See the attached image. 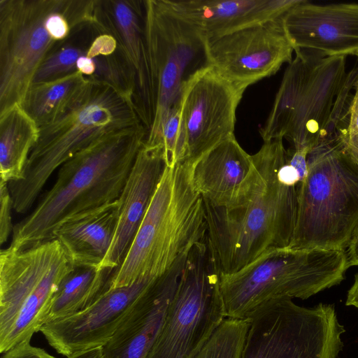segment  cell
<instances>
[{
  "instance_id": "3",
  "label": "cell",
  "mask_w": 358,
  "mask_h": 358,
  "mask_svg": "<svg viewBox=\"0 0 358 358\" xmlns=\"http://www.w3.org/2000/svg\"><path fill=\"white\" fill-rule=\"evenodd\" d=\"M194 164L166 167L140 227L108 289L142 278L158 279L206 236L202 196L192 182Z\"/></svg>"
},
{
  "instance_id": "16",
  "label": "cell",
  "mask_w": 358,
  "mask_h": 358,
  "mask_svg": "<svg viewBox=\"0 0 358 358\" xmlns=\"http://www.w3.org/2000/svg\"><path fill=\"white\" fill-rule=\"evenodd\" d=\"M157 279L142 278L111 288L84 310L45 323L40 331L59 354L69 357L103 346L112 337L138 298Z\"/></svg>"
},
{
  "instance_id": "17",
  "label": "cell",
  "mask_w": 358,
  "mask_h": 358,
  "mask_svg": "<svg viewBox=\"0 0 358 358\" xmlns=\"http://www.w3.org/2000/svg\"><path fill=\"white\" fill-rule=\"evenodd\" d=\"M282 21L295 50L320 57L358 52V3L315 4L306 0L287 10Z\"/></svg>"
},
{
  "instance_id": "2",
  "label": "cell",
  "mask_w": 358,
  "mask_h": 358,
  "mask_svg": "<svg viewBox=\"0 0 358 358\" xmlns=\"http://www.w3.org/2000/svg\"><path fill=\"white\" fill-rule=\"evenodd\" d=\"M148 134L143 123L113 132L65 162L52 187L14 224L8 248L22 250L51 240L73 216L117 200Z\"/></svg>"
},
{
  "instance_id": "13",
  "label": "cell",
  "mask_w": 358,
  "mask_h": 358,
  "mask_svg": "<svg viewBox=\"0 0 358 358\" xmlns=\"http://www.w3.org/2000/svg\"><path fill=\"white\" fill-rule=\"evenodd\" d=\"M243 92L209 65L185 83L180 95L179 163L194 164L234 136L236 112Z\"/></svg>"
},
{
  "instance_id": "27",
  "label": "cell",
  "mask_w": 358,
  "mask_h": 358,
  "mask_svg": "<svg viewBox=\"0 0 358 358\" xmlns=\"http://www.w3.org/2000/svg\"><path fill=\"white\" fill-rule=\"evenodd\" d=\"M250 319L225 318L194 358H241Z\"/></svg>"
},
{
  "instance_id": "32",
  "label": "cell",
  "mask_w": 358,
  "mask_h": 358,
  "mask_svg": "<svg viewBox=\"0 0 358 358\" xmlns=\"http://www.w3.org/2000/svg\"><path fill=\"white\" fill-rule=\"evenodd\" d=\"M67 358H105L102 346L92 348L76 352Z\"/></svg>"
},
{
  "instance_id": "21",
  "label": "cell",
  "mask_w": 358,
  "mask_h": 358,
  "mask_svg": "<svg viewBox=\"0 0 358 358\" xmlns=\"http://www.w3.org/2000/svg\"><path fill=\"white\" fill-rule=\"evenodd\" d=\"M97 14L117 40L134 71L135 106L149 131L154 117V98L145 38L143 1L98 0Z\"/></svg>"
},
{
  "instance_id": "22",
  "label": "cell",
  "mask_w": 358,
  "mask_h": 358,
  "mask_svg": "<svg viewBox=\"0 0 358 358\" xmlns=\"http://www.w3.org/2000/svg\"><path fill=\"white\" fill-rule=\"evenodd\" d=\"M118 199L73 216L54 232L74 266L99 268L115 235Z\"/></svg>"
},
{
  "instance_id": "5",
  "label": "cell",
  "mask_w": 358,
  "mask_h": 358,
  "mask_svg": "<svg viewBox=\"0 0 358 358\" xmlns=\"http://www.w3.org/2000/svg\"><path fill=\"white\" fill-rule=\"evenodd\" d=\"M141 123L131 99L110 85L92 80L76 106L57 120L39 127L23 179L8 182L13 210L19 214L27 213L53 172L77 152L106 135Z\"/></svg>"
},
{
  "instance_id": "25",
  "label": "cell",
  "mask_w": 358,
  "mask_h": 358,
  "mask_svg": "<svg viewBox=\"0 0 358 358\" xmlns=\"http://www.w3.org/2000/svg\"><path fill=\"white\" fill-rule=\"evenodd\" d=\"M38 136L39 127L20 104L0 113L1 180L8 183L23 179Z\"/></svg>"
},
{
  "instance_id": "12",
  "label": "cell",
  "mask_w": 358,
  "mask_h": 358,
  "mask_svg": "<svg viewBox=\"0 0 358 358\" xmlns=\"http://www.w3.org/2000/svg\"><path fill=\"white\" fill-rule=\"evenodd\" d=\"M249 319L241 358H337L345 331L334 305L271 301Z\"/></svg>"
},
{
  "instance_id": "31",
  "label": "cell",
  "mask_w": 358,
  "mask_h": 358,
  "mask_svg": "<svg viewBox=\"0 0 358 358\" xmlns=\"http://www.w3.org/2000/svg\"><path fill=\"white\" fill-rule=\"evenodd\" d=\"M345 252L350 267L358 266V224L352 231Z\"/></svg>"
},
{
  "instance_id": "11",
  "label": "cell",
  "mask_w": 358,
  "mask_h": 358,
  "mask_svg": "<svg viewBox=\"0 0 358 358\" xmlns=\"http://www.w3.org/2000/svg\"><path fill=\"white\" fill-rule=\"evenodd\" d=\"M144 31L154 98V117L145 143L159 145L170 108L185 83L208 66L206 38L177 17L162 0H145Z\"/></svg>"
},
{
  "instance_id": "28",
  "label": "cell",
  "mask_w": 358,
  "mask_h": 358,
  "mask_svg": "<svg viewBox=\"0 0 358 358\" xmlns=\"http://www.w3.org/2000/svg\"><path fill=\"white\" fill-rule=\"evenodd\" d=\"M357 72V69H353L347 73L319 141L345 134L350 118L353 98L352 90L355 87Z\"/></svg>"
},
{
  "instance_id": "14",
  "label": "cell",
  "mask_w": 358,
  "mask_h": 358,
  "mask_svg": "<svg viewBox=\"0 0 358 358\" xmlns=\"http://www.w3.org/2000/svg\"><path fill=\"white\" fill-rule=\"evenodd\" d=\"M295 48L282 16L214 38H206L208 64L237 89L275 74Z\"/></svg>"
},
{
  "instance_id": "20",
  "label": "cell",
  "mask_w": 358,
  "mask_h": 358,
  "mask_svg": "<svg viewBox=\"0 0 358 358\" xmlns=\"http://www.w3.org/2000/svg\"><path fill=\"white\" fill-rule=\"evenodd\" d=\"M302 0H162L207 39L274 20Z\"/></svg>"
},
{
  "instance_id": "33",
  "label": "cell",
  "mask_w": 358,
  "mask_h": 358,
  "mask_svg": "<svg viewBox=\"0 0 358 358\" xmlns=\"http://www.w3.org/2000/svg\"><path fill=\"white\" fill-rule=\"evenodd\" d=\"M345 304L358 308V273L355 275L353 284L348 292Z\"/></svg>"
},
{
  "instance_id": "30",
  "label": "cell",
  "mask_w": 358,
  "mask_h": 358,
  "mask_svg": "<svg viewBox=\"0 0 358 358\" xmlns=\"http://www.w3.org/2000/svg\"><path fill=\"white\" fill-rule=\"evenodd\" d=\"M30 341H24L7 350L1 358H56L45 350L31 345Z\"/></svg>"
},
{
  "instance_id": "7",
  "label": "cell",
  "mask_w": 358,
  "mask_h": 358,
  "mask_svg": "<svg viewBox=\"0 0 358 358\" xmlns=\"http://www.w3.org/2000/svg\"><path fill=\"white\" fill-rule=\"evenodd\" d=\"M349 267L343 250H270L234 273L219 275L225 317L249 319L275 299H306L340 284Z\"/></svg>"
},
{
  "instance_id": "19",
  "label": "cell",
  "mask_w": 358,
  "mask_h": 358,
  "mask_svg": "<svg viewBox=\"0 0 358 358\" xmlns=\"http://www.w3.org/2000/svg\"><path fill=\"white\" fill-rule=\"evenodd\" d=\"M166 167L163 148L148 145L145 142L118 199L115 235L99 268L115 271L121 265Z\"/></svg>"
},
{
  "instance_id": "9",
  "label": "cell",
  "mask_w": 358,
  "mask_h": 358,
  "mask_svg": "<svg viewBox=\"0 0 358 358\" xmlns=\"http://www.w3.org/2000/svg\"><path fill=\"white\" fill-rule=\"evenodd\" d=\"M288 64L271 110L267 133L285 138L294 150L310 151L321 132L346 76L345 56L320 57L295 52Z\"/></svg>"
},
{
  "instance_id": "15",
  "label": "cell",
  "mask_w": 358,
  "mask_h": 358,
  "mask_svg": "<svg viewBox=\"0 0 358 358\" xmlns=\"http://www.w3.org/2000/svg\"><path fill=\"white\" fill-rule=\"evenodd\" d=\"M74 73L110 85L134 102L136 81L134 71L117 40L99 18L55 48L38 68L32 83L51 81Z\"/></svg>"
},
{
  "instance_id": "10",
  "label": "cell",
  "mask_w": 358,
  "mask_h": 358,
  "mask_svg": "<svg viewBox=\"0 0 358 358\" xmlns=\"http://www.w3.org/2000/svg\"><path fill=\"white\" fill-rule=\"evenodd\" d=\"M207 234L188 253L161 330L145 358H194L225 319Z\"/></svg>"
},
{
  "instance_id": "23",
  "label": "cell",
  "mask_w": 358,
  "mask_h": 358,
  "mask_svg": "<svg viewBox=\"0 0 358 358\" xmlns=\"http://www.w3.org/2000/svg\"><path fill=\"white\" fill-rule=\"evenodd\" d=\"M251 163V155L234 136L217 145L194 164L193 185L203 201L224 206L248 176Z\"/></svg>"
},
{
  "instance_id": "8",
  "label": "cell",
  "mask_w": 358,
  "mask_h": 358,
  "mask_svg": "<svg viewBox=\"0 0 358 358\" xmlns=\"http://www.w3.org/2000/svg\"><path fill=\"white\" fill-rule=\"evenodd\" d=\"M74 268L59 241L0 252V352L31 340L46 322L53 296Z\"/></svg>"
},
{
  "instance_id": "18",
  "label": "cell",
  "mask_w": 358,
  "mask_h": 358,
  "mask_svg": "<svg viewBox=\"0 0 358 358\" xmlns=\"http://www.w3.org/2000/svg\"><path fill=\"white\" fill-rule=\"evenodd\" d=\"M187 257L178 261L138 298L103 346L105 358H145L163 325Z\"/></svg>"
},
{
  "instance_id": "1",
  "label": "cell",
  "mask_w": 358,
  "mask_h": 358,
  "mask_svg": "<svg viewBox=\"0 0 358 358\" xmlns=\"http://www.w3.org/2000/svg\"><path fill=\"white\" fill-rule=\"evenodd\" d=\"M283 138L265 141L230 202L203 201L208 243L219 275L234 273L262 254L289 247L300 177L287 162Z\"/></svg>"
},
{
  "instance_id": "4",
  "label": "cell",
  "mask_w": 358,
  "mask_h": 358,
  "mask_svg": "<svg viewBox=\"0 0 358 358\" xmlns=\"http://www.w3.org/2000/svg\"><path fill=\"white\" fill-rule=\"evenodd\" d=\"M97 20V0H0V113L21 104L55 48Z\"/></svg>"
},
{
  "instance_id": "34",
  "label": "cell",
  "mask_w": 358,
  "mask_h": 358,
  "mask_svg": "<svg viewBox=\"0 0 358 358\" xmlns=\"http://www.w3.org/2000/svg\"><path fill=\"white\" fill-rule=\"evenodd\" d=\"M358 57V52L355 55ZM355 92L353 94L352 101L351 104V110H357L358 111V69L357 72V77L355 83Z\"/></svg>"
},
{
  "instance_id": "24",
  "label": "cell",
  "mask_w": 358,
  "mask_h": 358,
  "mask_svg": "<svg viewBox=\"0 0 358 358\" xmlns=\"http://www.w3.org/2000/svg\"><path fill=\"white\" fill-rule=\"evenodd\" d=\"M91 83L92 80L80 73L51 81L32 83L20 105L41 127L57 120L76 106Z\"/></svg>"
},
{
  "instance_id": "29",
  "label": "cell",
  "mask_w": 358,
  "mask_h": 358,
  "mask_svg": "<svg viewBox=\"0 0 358 358\" xmlns=\"http://www.w3.org/2000/svg\"><path fill=\"white\" fill-rule=\"evenodd\" d=\"M13 202L9 190L8 183L1 180L0 182V243L7 241L13 226L11 220V211Z\"/></svg>"
},
{
  "instance_id": "26",
  "label": "cell",
  "mask_w": 358,
  "mask_h": 358,
  "mask_svg": "<svg viewBox=\"0 0 358 358\" xmlns=\"http://www.w3.org/2000/svg\"><path fill=\"white\" fill-rule=\"evenodd\" d=\"M114 271L93 266H74L55 292L46 322L87 308L107 291Z\"/></svg>"
},
{
  "instance_id": "6",
  "label": "cell",
  "mask_w": 358,
  "mask_h": 358,
  "mask_svg": "<svg viewBox=\"0 0 358 358\" xmlns=\"http://www.w3.org/2000/svg\"><path fill=\"white\" fill-rule=\"evenodd\" d=\"M358 224V164L344 135L322 139L307 157L297 187V214L289 247L345 250Z\"/></svg>"
}]
</instances>
